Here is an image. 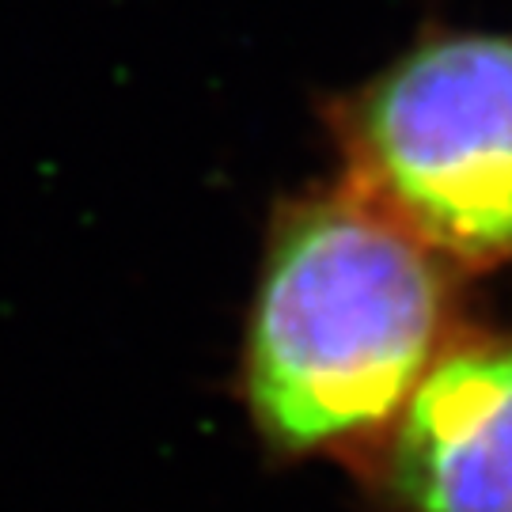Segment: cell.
Here are the masks:
<instances>
[{"label": "cell", "mask_w": 512, "mask_h": 512, "mask_svg": "<svg viewBox=\"0 0 512 512\" xmlns=\"http://www.w3.org/2000/svg\"><path fill=\"white\" fill-rule=\"evenodd\" d=\"M452 342V266L342 183L274 220L243 399L277 456L365 459Z\"/></svg>", "instance_id": "cell-1"}, {"label": "cell", "mask_w": 512, "mask_h": 512, "mask_svg": "<svg viewBox=\"0 0 512 512\" xmlns=\"http://www.w3.org/2000/svg\"><path fill=\"white\" fill-rule=\"evenodd\" d=\"M346 179L452 270L512 262V35L440 31L334 118Z\"/></svg>", "instance_id": "cell-2"}, {"label": "cell", "mask_w": 512, "mask_h": 512, "mask_svg": "<svg viewBox=\"0 0 512 512\" xmlns=\"http://www.w3.org/2000/svg\"><path fill=\"white\" fill-rule=\"evenodd\" d=\"M361 467L376 512H512V330L456 338Z\"/></svg>", "instance_id": "cell-3"}]
</instances>
